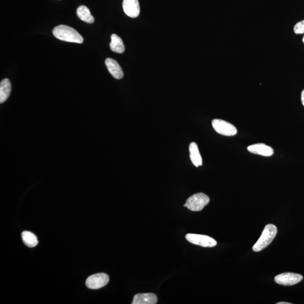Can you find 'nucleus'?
<instances>
[{"label":"nucleus","mask_w":304,"mask_h":304,"mask_svg":"<svg viewBox=\"0 0 304 304\" xmlns=\"http://www.w3.org/2000/svg\"><path fill=\"white\" fill-rule=\"evenodd\" d=\"M56 39L66 42L82 44L84 39L76 30L66 25H59L52 31Z\"/></svg>","instance_id":"obj_1"},{"label":"nucleus","mask_w":304,"mask_h":304,"mask_svg":"<svg viewBox=\"0 0 304 304\" xmlns=\"http://www.w3.org/2000/svg\"><path fill=\"white\" fill-rule=\"evenodd\" d=\"M277 234V228L276 225L268 224L264 228L260 237L253 246L255 252H259L268 247L275 239Z\"/></svg>","instance_id":"obj_2"},{"label":"nucleus","mask_w":304,"mask_h":304,"mask_svg":"<svg viewBox=\"0 0 304 304\" xmlns=\"http://www.w3.org/2000/svg\"><path fill=\"white\" fill-rule=\"evenodd\" d=\"M210 198L204 193H198L190 197L184 205L191 211H200L209 204Z\"/></svg>","instance_id":"obj_3"},{"label":"nucleus","mask_w":304,"mask_h":304,"mask_svg":"<svg viewBox=\"0 0 304 304\" xmlns=\"http://www.w3.org/2000/svg\"><path fill=\"white\" fill-rule=\"evenodd\" d=\"M212 125L217 133L224 136H234L237 133V130L234 125L224 120L214 119L212 121Z\"/></svg>","instance_id":"obj_4"},{"label":"nucleus","mask_w":304,"mask_h":304,"mask_svg":"<svg viewBox=\"0 0 304 304\" xmlns=\"http://www.w3.org/2000/svg\"><path fill=\"white\" fill-rule=\"evenodd\" d=\"M186 238L191 243L204 247H213L217 245L215 240L208 235L187 234Z\"/></svg>","instance_id":"obj_5"},{"label":"nucleus","mask_w":304,"mask_h":304,"mask_svg":"<svg viewBox=\"0 0 304 304\" xmlns=\"http://www.w3.org/2000/svg\"><path fill=\"white\" fill-rule=\"evenodd\" d=\"M110 281L109 276L105 273H97L90 276L86 281V285L90 289L97 290L106 286Z\"/></svg>","instance_id":"obj_6"},{"label":"nucleus","mask_w":304,"mask_h":304,"mask_svg":"<svg viewBox=\"0 0 304 304\" xmlns=\"http://www.w3.org/2000/svg\"><path fill=\"white\" fill-rule=\"evenodd\" d=\"M303 277L299 274L294 273H283L275 278L277 283L283 286H293L300 282Z\"/></svg>","instance_id":"obj_7"},{"label":"nucleus","mask_w":304,"mask_h":304,"mask_svg":"<svg viewBox=\"0 0 304 304\" xmlns=\"http://www.w3.org/2000/svg\"><path fill=\"white\" fill-rule=\"evenodd\" d=\"M123 9L127 16L137 18L140 14V5L138 0H123Z\"/></svg>","instance_id":"obj_8"},{"label":"nucleus","mask_w":304,"mask_h":304,"mask_svg":"<svg viewBox=\"0 0 304 304\" xmlns=\"http://www.w3.org/2000/svg\"><path fill=\"white\" fill-rule=\"evenodd\" d=\"M247 150L251 153L265 157L271 156L274 153L272 147L262 143L251 145L248 146Z\"/></svg>","instance_id":"obj_9"},{"label":"nucleus","mask_w":304,"mask_h":304,"mask_svg":"<svg viewBox=\"0 0 304 304\" xmlns=\"http://www.w3.org/2000/svg\"><path fill=\"white\" fill-rule=\"evenodd\" d=\"M107 69L112 76L119 80L123 77V72L119 64L115 60L112 58H107L105 61Z\"/></svg>","instance_id":"obj_10"},{"label":"nucleus","mask_w":304,"mask_h":304,"mask_svg":"<svg viewBox=\"0 0 304 304\" xmlns=\"http://www.w3.org/2000/svg\"><path fill=\"white\" fill-rule=\"evenodd\" d=\"M157 297L153 293L148 294H138L135 295L133 298V304H156Z\"/></svg>","instance_id":"obj_11"},{"label":"nucleus","mask_w":304,"mask_h":304,"mask_svg":"<svg viewBox=\"0 0 304 304\" xmlns=\"http://www.w3.org/2000/svg\"><path fill=\"white\" fill-rule=\"evenodd\" d=\"M190 158L193 164L196 167L202 166V159L199 151L198 146L196 142H191L189 145Z\"/></svg>","instance_id":"obj_12"},{"label":"nucleus","mask_w":304,"mask_h":304,"mask_svg":"<svg viewBox=\"0 0 304 304\" xmlns=\"http://www.w3.org/2000/svg\"><path fill=\"white\" fill-rule=\"evenodd\" d=\"M11 90V83L9 79H3L0 84V103H4L8 99Z\"/></svg>","instance_id":"obj_13"},{"label":"nucleus","mask_w":304,"mask_h":304,"mask_svg":"<svg viewBox=\"0 0 304 304\" xmlns=\"http://www.w3.org/2000/svg\"><path fill=\"white\" fill-rule=\"evenodd\" d=\"M110 47L111 50L116 53L122 54L125 50L122 40L116 34H113L111 36Z\"/></svg>","instance_id":"obj_14"},{"label":"nucleus","mask_w":304,"mask_h":304,"mask_svg":"<svg viewBox=\"0 0 304 304\" xmlns=\"http://www.w3.org/2000/svg\"><path fill=\"white\" fill-rule=\"evenodd\" d=\"M77 16L81 21L88 23L92 24L94 22V18L93 17L88 7L84 5H81L78 7Z\"/></svg>","instance_id":"obj_15"},{"label":"nucleus","mask_w":304,"mask_h":304,"mask_svg":"<svg viewBox=\"0 0 304 304\" xmlns=\"http://www.w3.org/2000/svg\"><path fill=\"white\" fill-rule=\"evenodd\" d=\"M22 237L25 245L29 247H34L37 245L39 241L35 234L29 231L22 233Z\"/></svg>","instance_id":"obj_16"},{"label":"nucleus","mask_w":304,"mask_h":304,"mask_svg":"<svg viewBox=\"0 0 304 304\" xmlns=\"http://www.w3.org/2000/svg\"><path fill=\"white\" fill-rule=\"evenodd\" d=\"M294 32L296 34L304 33V20L296 23L294 27Z\"/></svg>","instance_id":"obj_17"},{"label":"nucleus","mask_w":304,"mask_h":304,"mask_svg":"<svg viewBox=\"0 0 304 304\" xmlns=\"http://www.w3.org/2000/svg\"><path fill=\"white\" fill-rule=\"evenodd\" d=\"M302 101L303 106H304V90L302 93Z\"/></svg>","instance_id":"obj_18"},{"label":"nucleus","mask_w":304,"mask_h":304,"mask_svg":"<svg viewBox=\"0 0 304 304\" xmlns=\"http://www.w3.org/2000/svg\"><path fill=\"white\" fill-rule=\"evenodd\" d=\"M277 304H291V303L287 302H279L277 303Z\"/></svg>","instance_id":"obj_19"},{"label":"nucleus","mask_w":304,"mask_h":304,"mask_svg":"<svg viewBox=\"0 0 304 304\" xmlns=\"http://www.w3.org/2000/svg\"><path fill=\"white\" fill-rule=\"evenodd\" d=\"M303 43H304V37H303Z\"/></svg>","instance_id":"obj_20"}]
</instances>
